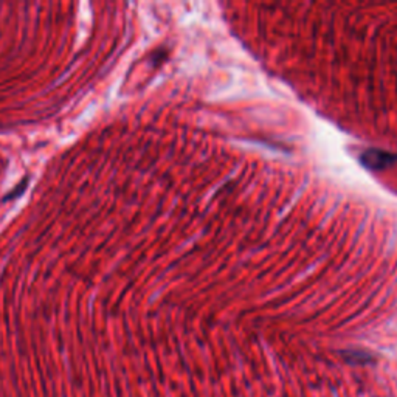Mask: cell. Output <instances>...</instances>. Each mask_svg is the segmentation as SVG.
<instances>
[{"instance_id": "obj_1", "label": "cell", "mask_w": 397, "mask_h": 397, "mask_svg": "<svg viewBox=\"0 0 397 397\" xmlns=\"http://www.w3.org/2000/svg\"><path fill=\"white\" fill-rule=\"evenodd\" d=\"M393 158H394L393 154L384 153V151H368V153L362 155V162L365 166H368V168L377 171L391 165Z\"/></svg>"}, {"instance_id": "obj_2", "label": "cell", "mask_w": 397, "mask_h": 397, "mask_svg": "<svg viewBox=\"0 0 397 397\" xmlns=\"http://www.w3.org/2000/svg\"><path fill=\"white\" fill-rule=\"evenodd\" d=\"M346 358L349 360V362H354V363H357V362H360V360H362V363H365V362H368V354H365V352H349V354H346Z\"/></svg>"}]
</instances>
